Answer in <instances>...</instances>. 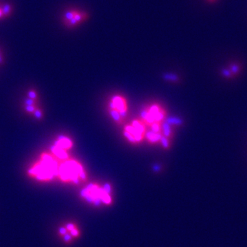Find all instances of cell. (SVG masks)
I'll return each instance as SVG.
<instances>
[{
    "label": "cell",
    "instance_id": "4",
    "mask_svg": "<svg viewBox=\"0 0 247 247\" xmlns=\"http://www.w3.org/2000/svg\"><path fill=\"white\" fill-rule=\"evenodd\" d=\"M111 108L116 109L120 116H125L127 111V106H126V100L120 96H116L113 98V102L111 104Z\"/></svg>",
    "mask_w": 247,
    "mask_h": 247
},
{
    "label": "cell",
    "instance_id": "10",
    "mask_svg": "<svg viewBox=\"0 0 247 247\" xmlns=\"http://www.w3.org/2000/svg\"><path fill=\"white\" fill-rule=\"evenodd\" d=\"M29 96L30 98V99H32V100H34L35 98H36V95L34 92H29Z\"/></svg>",
    "mask_w": 247,
    "mask_h": 247
},
{
    "label": "cell",
    "instance_id": "5",
    "mask_svg": "<svg viewBox=\"0 0 247 247\" xmlns=\"http://www.w3.org/2000/svg\"><path fill=\"white\" fill-rule=\"evenodd\" d=\"M57 145L59 146V147H61V148H64V149H66V148H69L71 146H72V144L71 142V141L69 140L67 138H64V137H62V138H60L59 139L58 144Z\"/></svg>",
    "mask_w": 247,
    "mask_h": 247
},
{
    "label": "cell",
    "instance_id": "1",
    "mask_svg": "<svg viewBox=\"0 0 247 247\" xmlns=\"http://www.w3.org/2000/svg\"><path fill=\"white\" fill-rule=\"evenodd\" d=\"M58 174L63 181L77 183L79 178L84 179L85 173L80 165L76 161H69L63 164L58 171Z\"/></svg>",
    "mask_w": 247,
    "mask_h": 247
},
{
    "label": "cell",
    "instance_id": "7",
    "mask_svg": "<svg viewBox=\"0 0 247 247\" xmlns=\"http://www.w3.org/2000/svg\"><path fill=\"white\" fill-rule=\"evenodd\" d=\"M25 104L28 106H33V105L34 104V100L29 98V99H26L25 100Z\"/></svg>",
    "mask_w": 247,
    "mask_h": 247
},
{
    "label": "cell",
    "instance_id": "8",
    "mask_svg": "<svg viewBox=\"0 0 247 247\" xmlns=\"http://www.w3.org/2000/svg\"><path fill=\"white\" fill-rule=\"evenodd\" d=\"M34 116H36L37 118L40 119L42 117V113L41 112L40 110H36L34 111Z\"/></svg>",
    "mask_w": 247,
    "mask_h": 247
},
{
    "label": "cell",
    "instance_id": "9",
    "mask_svg": "<svg viewBox=\"0 0 247 247\" xmlns=\"http://www.w3.org/2000/svg\"><path fill=\"white\" fill-rule=\"evenodd\" d=\"M26 110L29 112H34L35 111L34 107V106H27L26 107Z\"/></svg>",
    "mask_w": 247,
    "mask_h": 247
},
{
    "label": "cell",
    "instance_id": "12",
    "mask_svg": "<svg viewBox=\"0 0 247 247\" xmlns=\"http://www.w3.org/2000/svg\"><path fill=\"white\" fill-rule=\"evenodd\" d=\"M207 1H209V2H210V3H213V2H215L216 0H207Z\"/></svg>",
    "mask_w": 247,
    "mask_h": 247
},
{
    "label": "cell",
    "instance_id": "3",
    "mask_svg": "<svg viewBox=\"0 0 247 247\" xmlns=\"http://www.w3.org/2000/svg\"><path fill=\"white\" fill-rule=\"evenodd\" d=\"M89 17L87 12L80 10H68L63 16V22L67 27L74 28L86 21Z\"/></svg>",
    "mask_w": 247,
    "mask_h": 247
},
{
    "label": "cell",
    "instance_id": "13",
    "mask_svg": "<svg viewBox=\"0 0 247 247\" xmlns=\"http://www.w3.org/2000/svg\"><path fill=\"white\" fill-rule=\"evenodd\" d=\"M1 61H2V59H1V55H0V63H1Z\"/></svg>",
    "mask_w": 247,
    "mask_h": 247
},
{
    "label": "cell",
    "instance_id": "6",
    "mask_svg": "<svg viewBox=\"0 0 247 247\" xmlns=\"http://www.w3.org/2000/svg\"><path fill=\"white\" fill-rule=\"evenodd\" d=\"M147 136H148V139L152 142H157V141H159V139H160V135L157 133H154L153 131L148 133Z\"/></svg>",
    "mask_w": 247,
    "mask_h": 247
},
{
    "label": "cell",
    "instance_id": "11",
    "mask_svg": "<svg viewBox=\"0 0 247 247\" xmlns=\"http://www.w3.org/2000/svg\"><path fill=\"white\" fill-rule=\"evenodd\" d=\"M3 10H1V9H0V17H1L3 15Z\"/></svg>",
    "mask_w": 247,
    "mask_h": 247
},
{
    "label": "cell",
    "instance_id": "2",
    "mask_svg": "<svg viewBox=\"0 0 247 247\" xmlns=\"http://www.w3.org/2000/svg\"><path fill=\"white\" fill-rule=\"evenodd\" d=\"M109 192H110L109 189H102L97 185H92L85 189L82 192V195L83 197L89 201L94 202H103L105 204H109L111 202Z\"/></svg>",
    "mask_w": 247,
    "mask_h": 247
}]
</instances>
